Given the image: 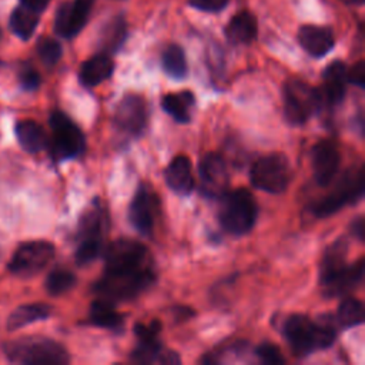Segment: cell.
<instances>
[{
	"mask_svg": "<svg viewBox=\"0 0 365 365\" xmlns=\"http://www.w3.org/2000/svg\"><path fill=\"white\" fill-rule=\"evenodd\" d=\"M341 1H344V3H346V4H354V6H361V4H364V1H365V0H341Z\"/></svg>",
	"mask_w": 365,
	"mask_h": 365,
	"instance_id": "obj_42",
	"label": "cell"
},
{
	"mask_svg": "<svg viewBox=\"0 0 365 365\" xmlns=\"http://www.w3.org/2000/svg\"><path fill=\"white\" fill-rule=\"evenodd\" d=\"M161 322L153 319L148 324L137 322L134 325V335L137 345L130 358L135 364H180V356L168 349H164L160 342Z\"/></svg>",
	"mask_w": 365,
	"mask_h": 365,
	"instance_id": "obj_9",
	"label": "cell"
},
{
	"mask_svg": "<svg viewBox=\"0 0 365 365\" xmlns=\"http://www.w3.org/2000/svg\"><path fill=\"white\" fill-rule=\"evenodd\" d=\"M51 314V308L47 304L36 302V304H26L17 307L7 318V329L16 331L33 322L41 321L48 318Z\"/></svg>",
	"mask_w": 365,
	"mask_h": 365,
	"instance_id": "obj_27",
	"label": "cell"
},
{
	"mask_svg": "<svg viewBox=\"0 0 365 365\" xmlns=\"http://www.w3.org/2000/svg\"><path fill=\"white\" fill-rule=\"evenodd\" d=\"M298 41L312 57H324L334 47V34L328 27L307 24L298 31Z\"/></svg>",
	"mask_w": 365,
	"mask_h": 365,
	"instance_id": "obj_19",
	"label": "cell"
},
{
	"mask_svg": "<svg viewBox=\"0 0 365 365\" xmlns=\"http://www.w3.org/2000/svg\"><path fill=\"white\" fill-rule=\"evenodd\" d=\"M114 125L127 135H140L147 125L144 98L138 94H125L114 110Z\"/></svg>",
	"mask_w": 365,
	"mask_h": 365,
	"instance_id": "obj_13",
	"label": "cell"
},
{
	"mask_svg": "<svg viewBox=\"0 0 365 365\" xmlns=\"http://www.w3.org/2000/svg\"><path fill=\"white\" fill-rule=\"evenodd\" d=\"M77 282L76 275L67 268H56L53 269L46 279V289L50 295H61L70 291Z\"/></svg>",
	"mask_w": 365,
	"mask_h": 365,
	"instance_id": "obj_32",
	"label": "cell"
},
{
	"mask_svg": "<svg viewBox=\"0 0 365 365\" xmlns=\"http://www.w3.org/2000/svg\"><path fill=\"white\" fill-rule=\"evenodd\" d=\"M364 268H365L364 258H359L356 262L351 265L345 264L341 269H338L329 278L319 282L324 297L338 298V297H345L346 294L354 291L356 287L361 285L364 279Z\"/></svg>",
	"mask_w": 365,
	"mask_h": 365,
	"instance_id": "obj_17",
	"label": "cell"
},
{
	"mask_svg": "<svg viewBox=\"0 0 365 365\" xmlns=\"http://www.w3.org/2000/svg\"><path fill=\"white\" fill-rule=\"evenodd\" d=\"M114 71V63L107 53H100L86 60L78 71L80 83L86 87H96L107 80Z\"/></svg>",
	"mask_w": 365,
	"mask_h": 365,
	"instance_id": "obj_21",
	"label": "cell"
},
{
	"mask_svg": "<svg viewBox=\"0 0 365 365\" xmlns=\"http://www.w3.org/2000/svg\"><path fill=\"white\" fill-rule=\"evenodd\" d=\"M103 242L98 241H80L76 250V262L78 265H87L97 259L103 252Z\"/></svg>",
	"mask_w": 365,
	"mask_h": 365,
	"instance_id": "obj_35",
	"label": "cell"
},
{
	"mask_svg": "<svg viewBox=\"0 0 365 365\" xmlns=\"http://www.w3.org/2000/svg\"><path fill=\"white\" fill-rule=\"evenodd\" d=\"M336 325L344 329L358 327L364 322V305L354 297H346L341 301L336 311Z\"/></svg>",
	"mask_w": 365,
	"mask_h": 365,
	"instance_id": "obj_31",
	"label": "cell"
},
{
	"mask_svg": "<svg viewBox=\"0 0 365 365\" xmlns=\"http://www.w3.org/2000/svg\"><path fill=\"white\" fill-rule=\"evenodd\" d=\"M88 322L98 328L120 332L124 328V315L114 308V302L104 298H97L90 305Z\"/></svg>",
	"mask_w": 365,
	"mask_h": 365,
	"instance_id": "obj_22",
	"label": "cell"
},
{
	"mask_svg": "<svg viewBox=\"0 0 365 365\" xmlns=\"http://www.w3.org/2000/svg\"><path fill=\"white\" fill-rule=\"evenodd\" d=\"M351 234L358 240V241H364L365 237V221L362 215H358L352 224H351Z\"/></svg>",
	"mask_w": 365,
	"mask_h": 365,
	"instance_id": "obj_40",
	"label": "cell"
},
{
	"mask_svg": "<svg viewBox=\"0 0 365 365\" xmlns=\"http://www.w3.org/2000/svg\"><path fill=\"white\" fill-rule=\"evenodd\" d=\"M37 53L46 66H54L60 60L63 54V48L57 40L50 37H43L37 43Z\"/></svg>",
	"mask_w": 365,
	"mask_h": 365,
	"instance_id": "obj_34",
	"label": "cell"
},
{
	"mask_svg": "<svg viewBox=\"0 0 365 365\" xmlns=\"http://www.w3.org/2000/svg\"><path fill=\"white\" fill-rule=\"evenodd\" d=\"M161 64L164 71L175 80H181L187 76L188 67L185 54L184 50L177 44H170L164 48L161 54Z\"/></svg>",
	"mask_w": 365,
	"mask_h": 365,
	"instance_id": "obj_30",
	"label": "cell"
},
{
	"mask_svg": "<svg viewBox=\"0 0 365 365\" xmlns=\"http://www.w3.org/2000/svg\"><path fill=\"white\" fill-rule=\"evenodd\" d=\"M364 195V167L348 168L334 184L331 191L312 204V214L324 218L338 212L349 204H355Z\"/></svg>",
	"mask_w": 365,
	"mask_h": 365,
	"instance_id": "obj_5",
	"label": "cell"
},
{
	"mask_svg": "<svg viewBox=\"0 0 365 365\" xmlns=\"http://www.w3.org/2000/svg\"><path fill=\"white\" fill-rule=\"evenodd\" d=\"M346 66L336 60L327 66L322 74V88L319 90L322 104L328 107L339 106L346 93Z\"/></svg>",
	"mask_w": 365,
	"mask_h": 365,
	"instance_id": "obj_18",
	"label": "cell"
},
{
	"mask_svg": "<svg viewBox=\"0 0 365 365\" xmlns=\"http://www.w3.org/2000/svg\"><path fill=\"white\" fill-rule=\"evenodd\" d=\"M220 201L218 220L227 232L244 235L254 228L258 217V205L247 188L227 191Z\"/></svg>",
	"mask_w": 365,
	"mask_h": 365,
	"instance_id": "obj_3",
	"label": "cell"
},
{
	"mask_svg": "<svg viewBox=\"0 0 365 365\" xmlns=\"http://www.w3.org/2000/svg\"><path fill=\"white\" fill-rule=\"evenodd\" d=\"M4 354L10 362L23 365H66L70 362L67 349L44 336H23L9 342Z\"/></svg>",
	"mask_w": 365,
	"mask_h": 365,
	"instance_id": "obj_2",
	"label": "cell"
},
{
	"mask_svg": "<svg viewBox=\"0 0 365 365\" xmlns=\"http://www.w3.org/2000/svg\"><path fill=\"white\" fill-rule=\"evenodd\" d=\"M20 3L37 13H41L50 3V0H20Z\"/></svg>",
	"mask_w": 365,
	"mask_h": 365,
	"instance_id": "obj_41",
	"label": "cell"
},
{
	"mask_svg": "<svg viewBox=\"0 0 365 365\" xmlns=\"http://www.w3.org/2000/svg\"><path fill=\"white\" fill-rule=\"evenodd\" d=\"M282 335L294 355L307 356L335 342L336 321H331V317L315 321L304 314H292L284 321Z\"/></svg>",
	"mask_w": 365,
	"mask_h": 365,
	"instance_id": "obj_1",
	"label": "cell"
},
{
	"mask_svg": "<svg viewBox=\"0 0 365 365\" xmlns=\"http://www.w3.org/2000/svg\"><path fill=\"white\" fill-rule=\"evenodd\" d=\"M17 141L27 153H38L48 144L43 127L33 120H21L16 125Z\"/></svg>",
	"mask_w": 365,
	"mask_h": 365,
	"instance_id": "obj_26",
	"label": "cell"
},
{
	"mask_svg": "<svg viewBox=\"0 0 365 365\" xmlns=\"http://www.w3.org/2000/svg\"><path fill=\"white\" fill-rule=\"evenodd\" d=\"M158 200L147 187L140 185L128 207V221L144 237H150L154 230Z\"/></svg>",
	"mask_w": 365,
	"mask_h": 365,
	"instance_id": "obj_14",
	"label": "cell"
},
{
	"mask_svg": "<svg viewBox=\"0 0 365 365\" xmlns=\"http://www.w3.org/2000/svg\"><path fill=\"white\" fill-rule=\"evenodd\" d=\"M251 184L269 194H282L291 181V165L281 153H271L254 161L250 170Z\"/></svg>",
	"mask_w": 365,
	"mask_h": 365,
	"instance_id": "obj_8",
	"label": "cell"
},
{
	"mask_svg": "<svg viewBox=\"0 0 365 365\" xmlns=\"http://www.w3.org/2000/svg\"><path fill=\"white\" fill-rule=\"evenodd\" d=\"M127 30H125V23L123 19H114L110 26L106 27L104 34L101 37V44L103 48L107 53H114L120 48L125 38Z\"/></svg>",
	"mask_w": 365,
	"mask_h": 365,
	"instance_id": "obj_33",
	"label": "cell"
},
{
	"mask_svg": "<svg viewBox=\"0 0 365 365\" xmlns=\"http://www.w3.org/2000/svg\"><path fill=\"white\" fill-rule=\"evenodd\" d=\"M167 185L177 194L188 195L194 190L192 165L187 155L174 157L164 171Z\"/></svg>",
	"mask_w": 365,
	"mask_h": 365,
	"instance_id": "obj_20",
	"label": "cell"
},
{
	"mask_svg": "<svg viewBox=\"0 0 365 365\" xmlns=\"http://www.w3.org/2000/svg\"><path fill=\"white\" fill-rule=\"evenodd\" d=\"M19 80H20L21 87L29 90V91L36 90L40 86V76H38V73L33 67H24L20 71Z\"/></svg>",
	"mask_w": 365,
	"mask_h": 365,
	"instance_id": "obj_37",
	"label": "cell"
},
{
	"mask_svg": "<svg viewBox=\"0 0 365 365\" xmlns=\"http://www.w3.org/2000/svg\"><path fill=\"white\" fill-rule=\"evenodd\" d=\"M107 212L104 207L96 200L93 207L83 215L78 234L80 241H98L104 242V234L107 231Z\"/></svg>",
	"mask_w": 365,
	"mask_h": 365,
	"instance_id": "obj_23",
	"label": "cell"
},
{
	"mask_svg": "<svg viewBox=\"0 0 365 365\" xmlns=\"http://www.w3.org/2000/svg\"><path fill=\"white\" fill-rule=\"evenodd\" d=\"M348 255V241L345 238H338L325 250L321 264H319V282L329 278L338 269L346 264Z\"/></svg>",
	"mask_w": 365,
	"mask_h": 365,
	"instance_id": "obj_28",
	"label": "cell"
},
{
	"mask_svg": "<svg viewBox=\"0 0 365 365\" xmlns=\"http://www.w3.org/2000/svg\"><path fill=\"white\" fill-rule=\"evenodd\" d=\"M103 255L104 272H137L154 267L148 248L137 240H115L103 250Z\"/></svg>",
	"mask_w": 365,
	"mask_h": 365,
	"instance_id": "obj_7",
	"label": "cell"
},
{
	"mask_svg": "<svg viewBox=\"0 0 365 365\" xmlns=\"http://www.w3.org/2000/svg\"><path fill=\"white\" fill-rule=\"evenodd\" d=\"M96 0H73L58 7L54 20V30L63 38H71L80 33L87 23Z\"/></svg>",
	"mask_w": 365,
	"mask_h": 365,
	"instance_id": "obj_16",
	"label": "cell"
},
{
	"mask_svg": "<svg viewBox=\"0 0 365 365\" xmlns=\"http://www.w3.org/2000/svg\"><path fill=\"white\" fill-rule=\"evenodd\" d=\"M161 106L164 111L170 114L177 123L187 124L191 121V111L195 106V97L190 90L168 93L163 96Z\"/></svg>",
	"mask_w": 365,
	"mask_h": 365,
	"instance_id": "obj_24",
	"label": "cell"
},
{
	"mask_svg": "<svg viewBox=\"0 0 365 365\" xmlns=\"http://www.w3.org/2000/svg\"><path fill=\"white\" fill-rule=\"evenodd\" d=\"M157 278L155 269L147 268L137 272H104L94 284L93 291L107 301H128L150 288Z\"/></svg>",
	"mask_w": 365,
	"mask_h": 365,
	"instance_id": "obj_4",
	"label": "cell"
},
{
	"mask_svg": "<svg viewBox=\"0 0 365 365\" xmlns=\"http://www.w3.org/2000/svg\"><path fill=\"white\" fill-rule=\"evenodd\" d=\"M282 101L284 115L292 125L305 124L324 106L319 90L298 78L284 84Z\"/></svg>",
	"mask_w": 365,
	"mask_h": 365,
	"instance_id": "obj_6",
	"label": "cell"
},
{
	"mask_svg": "<svg viewBox=\"0 0 365 365\" xmlns=\"http://www.w3.org/2000/svg\"><path fill=\"white\" fill-rule=\"evenodd\" d=\"M38 24V13L20 4L17 6L10 16V27L16 36L23 40H27L33 36Z\"/></svg>",
	"mask_w": 365,
	"mask_h": 365,
	"instance_id": "obj_29",
	"label": "cell"
},
{
	"mask_svg": "<svg viewBox=\"0 0 365 365\" xmlns=\"http://www.w3.org/2000/svg\"><path fill=\"white\" fill-rule=\"evenodd\" d=\"M198 174L202 195L220 200L228 191L230 174L227 163L221 154L212 151L204 154L198 164Z\"/></svg>",
	"mask_w": 365,
	"mask_h": 365,
	"instance_id": "obj_12",
	"label": "cell"
},
{
	"mask_svg": "<svg viewBox=\"0 0 365 365\" xmlns=\"http://www.w3.org/2000/svg\"><path fill=\"white\" fill-rule=\"evenodd\" d=\"M56 248L51 242L36 240L21 244L13 254L9 269L21 277H31L40 272L54 258Z\"/></svg>",
	"mask_w": 365,
	"mask_h": 365,
	"instance_id": "obj_11",
	"label": "cell"
},
{
	"mask_svg": "<svg viewBox=\"0 0 365 365\" xmlns=\"http://www.w3.org/2000/svg\"><path fill=\"white\" fill-rule=\"evenodd\" d=\"M255 356L265 365H281L285 362L281 349L271 342H262L255 348Z\"/></svg>",
	"mask_w": 365,
	"mask_h": 365,
	"instance_id": "obj_36",
	"label": "cell"
},
{
	"mask_svg": "<svg viewBox=\"0 0 365 365\" xmlns=\"http://www.w3.org/2000/svg\"><path fill=\"white\" fill-rule=\"evenodd\" d=\"M346 80L351 84L364 87V84H365V63L362 60L358 61L356 64H354L349 70H346Z\"/></svg>",
	"mask_w": 365,
	"mask_h": 365,
	"instance_id": "obj_38",
	"label": "cell"
},
{
	"mask_svg": "<svg viewBox=\"0 0 365 365\" xmlns=\"http://www.w3.org/2000/svg\"><path fill=\"white\" fill-rule=\"evenodd\" d=\"M51 155L56 160H70L78 157L86 147V138L80 127L63 111L50 115Z\"/></svg>",
	"mask_w": 365,
	"mask_h": 365,
	"instance_id": "obj_10",
	"label": "cell"
},
{
	"mask_svg": "<svg viewBox=\"0 0 365 365\" xmlns=\"http://www.w3.org/2000/svg\"><path fill=\"white\" fill-rule=\"evenodd\" d=\"M225 37L232 44H248L257 37V20L248 11L235 14L225 27Z\"/></svg>",
	"mask_w": 365,
	"mask_h": 365,
	"instance_id": "obj_25",
	"label": "cell"
},
{
	"mask_svg": "<svg viewBox=\"0 0 365 365\" xmlns=\"http://www.w3.org/2000/svg\"><path fill=\"white\" fill-rule=\"evenodd\" d=\"M314 178L318 185L327 187L335 180L341 167V153L332 140L318 141L311 151Z\"/></svg>",
	"mask_w": 365,
	"mask_h": 365,
	"instance_id": "obj_15",
	"label": "cell"
},
{
	"mask_svg": "<svg viewBox=\"0 0 365 365\" xmlns=\"http://www.w3.org/2000/svg\"><path fill=\"white\" fill-rule=\"evenodd\" d=\"M188 3L202 11H220L227 6L228 0H188Z\"/></svg>",
	"mask_w": 365,
	"mask_h": 365,
	"instance_id": "obj_39",
	"label": "cell"
}]
</instances>
